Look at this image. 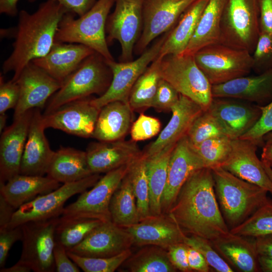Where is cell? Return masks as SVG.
Wrapping results in <instances>:
<instances>
[{"instance_id":"d6a6232c","label":"cell","mask_w":272,"mask_h":272,"mask_svg":"<svg viewBox=\"0 0 272 272\" xmlns=\"http://www.w3.org/2000/svg\"><path fill=\"white\" fill-rule=\"evenodd\" d=\"M227 0H209L183 53L193 55L202 47L219 42L221 23Z\"/></svg>"},{"instance_id":"30bf717a","label":"cell","mask_w":272,"mask_h":272,"mask_svg":"<svg viewBox=\"0 0 272 272\" xmlns=\"http://www.w3.org/2000/svg\"><path fill=\"white\" fill-rule=\"evenodd\" d=\"M130 164L106 173L91 189L82 192L75 201L65 207L60 217L111 221L109 206L112 196L127 174Z\"/></svg>"},{"instance_id":"db71d44e","label":"cell","mask_w":272,"mask_h":272,"mask_svg":"<svg viewBox=\"0 0 272 272\" xmlns=\"http://www.w3.org/2000/svg\"><path fill=\"white\" fill-rule=\"evenodd\" d=\"M260 33L272 34V0H258Z\"/></svg>"},{"instance_id":"5bb4252c","label":"cell","mask_w":272,"mask_h":272,"mask_svg":"<svg viewBox=\"0 0 272 272\" xmlns=\"http://www.w3.org/2000/svg\"><path fill=\"white\" fill-rule=\"evenodd\" d=\"M196 0H144L143 26L134 51L142 53L159 35L169 31Z\"/></svg>"},{"instance_id":"5b68a950","label":"cell","mask_w":272,"mask_h":272,"mask_svg":"<svg viewBox=\"0 0 272 272\" xmlns=\"http://www.w3.org/2000/svg\"><path fill=\"white\" fill-rule=\"evenodd\" d=\"M112 77L106 60L95 52L85 58L62 83L59 90L48 100L44 114L93 94L102 95L108 88Z\"/></svg>"},{"instance_id":"ab89813d","label":"cell","mask_w":272,"mask_h":272,"mask_svg":"<svg viewBox=\"0 0 272 272\" xmlns=\"http://www.w3.org/2000/svg\"><path fill=\"white\" fill-rule=\"evenodd\" d=\"M233 234L256 238L272 234V201H268L243 223L230 230Z\"/></svg>"},{"instance_id":"83f0119b","label":"cell","mask_w":272,"mask_h":272,"mask_svg":"<svg viewBox=\"0 0 272 272\" xmlns=\"http://www.w3.org/2000/svg\"><path fill=\"white\" fill-rule=\"evenodd\" d=\"M60 183L49 176L19 174L0 183V194L16 210L38 196L51 192Z\"/></svg>"},{"instance_id":"bcb514c9","label":"cell","mask_w":272,"mask_h":272,"mask_svg":"<svg viewBox=\"0 0 272 272\" xmlns=\"http://www.w3.org/2000/svg\"><path fill=\"white\" fill-rule=\"evenodd\" d=\"M251 55L252 70L257 74L272 69V34L260 33Z\"/></svg>"},{"instance_id":"6da1fadb","label":"cell","mask_w":272,"mask_h":272,"mask_svg":"<svg viewBox=\"0 0 272 272\" xmlns=\"http://www.w3.org/2000/svg\"><path fill=\"white\" fill-rule=\"evenodd\" d=\"M167 214L186 235L213 241L230 232L217 202L209 168L200 169L188 178Z\"/></svg>"},{"instance_id":"9c48e42d","label":"cell","mask_w":272,"mask_h":272,"mask_svg":"<svg viewBox=\"0 0 272 272\" xmlns=\"http://www.w3.org/2000/svg\"><path fill=\"white\" fill-rule=\"evenodd\" d=\"M100 178L99 174H93L77 181L64 183L49 193L38 196L15 211L8 228L60 217L69 198L92 187Z\"/></svg>"},{"instance_id":"681fc988","label":"cell","mask_w":272,"mask_h":272,"mask_svg":"<svg viewBox=\"0 0 272 272\" xmlns=\"http://www.w3.org/2000/svg\"><path fill=\"white\" fill-rule=\"evenodd\" d=\"M20 96V89L17 81L11 80L5 82L0 79V114L12 108H15Z\"/></svg>"},{"instance_id":"4fadbf2b","label":"cell","mask_w":272,"mask_h":272,"mask_svg":"<svg viewBox=\"0 0 272 272\" xmlns=\"http://www.w3.org/2000/svg\"><path fill=\"white\" fill-rule=\"evenodd\" d=\"M144 0H115L114 11L107 18L108 44L118 41L121 46V61L132 60L133 51L142 33Z\"/></svg>"},{"instance_id":"f5cc1de1","label":"cell","mask_w":272,"mask_h":272,"mask_svg":"<svg viewBox=\"0 0 272 272\" xmlns=\"http://www.w3.org/2000/svg\"><path fill=\"white\" fill-rule=\"evenodd\" d=\"M53 259L57 272H79V267L70 258L64 246L55 242Z\"/></svg>"},{"instance_id":"52a82bcc","label":"cell","mask_w":272,"mask_h":272,"mask_svg":"<svg viewBox=\"0 0 272 272\" xmlns=\"http://www.w3.org/2000/svg\"><path fill=\"white\" fill-rule=\"evenodd\" d=\"M258 0H227L219 42L253 52L259 34Z\"/></svg>"},{"instance_id":"44dd1931","label":"cell","mask_w":272,"mask_h":272,"mask_svg":"<svg viewBox=\"0 0 272 272\" xmlns=\"http://www.w3.org/2000/svg\"><path fill=\"white\" fill-rule=\"evenodd\" d=\"M208 110L220 121L232 140L239 138L248 131L262 113L259 105L229 98H214Z\"/></svg>"},{"instance_id":"f1b7e54d","label":"cell","mask_w":272,"mask_h":272,"mask_svg":"<svg viewBox=\"0 0 272 272\" xmlns=\"http://www.w3.org/2000/svg\"><path fill=\"white\" fill-rule=\"evenodd\" d=\"M211 242L226 261L240 271H260L258 254L255 245L254 238L253 240H249L248 237L229 232Z\"/></svg>"},{"instance_id":"6f0895ef","label":"cell","mask_w":272,"mask_h":272,"mask_svg":"<svg viewBox=\"0 0 272 272\" xmlns=\"http://www.w3.org/2000/svg\"><path fill=\"white\" fill-rule=\"evenodd\" d=\"M258 255L272 258V234L254 238Z\"/></svg>"},{"instance_id":"8fae6325","label":"cell","mask_w":272,"mask_h":272,"mask_svg":"<svg viewBox=\"0 0 272 272\" xmlns=\"http://www.w3.org/2000/svg\"><path fill=\"white\" fill-rule=\"evenodd\" d=\"M59 218L31 221L21 225L22 249L19 262L34 272L55 271L53 253Z\"/></svg>"},{"instance_id":"4dcf8cb0","label":"cell","mask_w":272,"mask_h":272,"mask_svg":"<svg viewBox=\"0 0 272 272\" xmlns=\"http://www.w3.org/2000/svg\"><path fill=\"white\" fill-rule=\"evenodd\" d=\"M92 174L86 151L61 147L54 151L47 176L64 184L80 180Z\"/></svg>"},{"instance_id":"94428289","label":"cell","mask_w":272,"mask_h":272,"mask_svg":"<svg viewBox=\"0 0 272 272\" xmlns=\"http://www.w3.org/2000/svg\"><path fill=\"white\" fill-rule=\"evenodd\" d=\"M261 156L262 163L272 168V144L265 145L263 147Z\"/></svg>"},{"instance_id":"be15d7a7","label":"cell","mask_w":272,"mask_h":272,"mask_svg":"<svg viewBox=\"0 0 272 272\" xmlns=\"http://www.w3.org/2000/svg\"><path fill=\"white\" fill-rule=\"evenodd\" d=\"M258 263L261 271L272 272V258L258 255Z\"/></svg>"},{"instance_id":"e0dca14e","label":"cell","mask_w":272,"mask_h":272,"mask_svg":"<svg viewBox=\"0 0 272 272\" xmlns=\"http://www.w3.org/2000/svg\"><path fill=\"white\" fill-rule=\"evenodd\" d=\"M20 89L14 118L34 109H42L56 92L61 83L30 62L23 69L16 81Z\"/></svg>"},{"instance_id":"9f6ffc18","label":"cell","mask_w":272,"mask_h":272,"mask_svg":"<svg viewBox=\"0 0 272 272\" xmlns=\"http://www.w3.org/2000/svg\"><path fill=\"white\" fill-rule=\"evenodd\" d=\"M187 256L188 264L192 271L199 272H209L210 271V266L201 253L196 249L188 245Z\"/></svg>"},{"instance_id":"cb8c5ba5","label":"cell","mask_w":272,"mask_h":272,"mask_svg":"<svg viewBox=\"0 0 272 272\" xmlns=\"http://www.w3.org/2000/svg\"><path fill=\"white\" fill-rule=\"evenodd\" d=\"M86 153L92 173L98 174L130 164L143 153L135 142L121 140L91 143Z\"/></svg>"},{"instance_id":"03108f58","label":"cell","mask_w":272,"mask_h":272,"mask_svg":"<svg viewBox=\"0 0 272 272\" xmlns=\"http://www.w3.org/2000/svg\"><path fill=\"white\" fill-rule=\"evenodd\" d=\"M263 164V163H262ZM265 171L272 182V168L263 164Z\"/></svg>"},{"instance_id":"e7e4bbea","label":"cell","mask_w":272,"mask_h":272,"mask_svg":"<svg viewBox=\"0 0 272 272\" xmlns=\"http://www.w3.org/2000/svg\"><path fill=\"white\" fill-rule=\"evenodd\" d=\"M7 115L6 113L0 114V132L2 133L6 128Z\"/></svg>"},{"instance_id":"8d00e7d4","label":"cell","mask_w":272,"mask_h":272,"mask_svg":"<svg viewBox=\"0 0 272 272\" xmlns=\"http://www.w3.org/2000/svg\"><path fill=\"white\" fill-rule=\"evenodd\" d=\"M162 59L157 56L135 83L128 100L132 110L151 107L162 79L160 73Z\"/></svg>"},{"instance_id":"603a6c76","label":"cell","mask_w":272,"mask_h":272,"mask_svg":"<svg viewBox=\"0 0 272 272\" xmlns=\"http://www.w3.org/2000/svg\"><path fill=\"white\" fill-rule=\"evenodd\" d=\"M40 109H34L22 159L20 174H47L54 151L45 136Z\"/></svg>"},{"instance_id":"4316f807","label":"cell","mask_w":272,"mask_h":272,"mask_svg":"<svg viewBox=\"0 0 272 272\" xmlns=\"http://www.w3.org/2000/svg\"><path fill=\"white\" fill-rule=\"evenodd\" d=\"M95 52L82 44L54 42L45 55L31 62L62 84L85 58Z\"/></svg>"},{"instance_id":"e575fe53","label":"cell","mask_w":272,"mask_h":272,"mask_svg":"<svg viewBox=\"0 0 272 272\" xmlns=\"http://www.w3.org/2000/svg\"><path fill=\"white\" fill-rule=\"evenodd\" d=\"M109 211L111 221L123 228L140 221L135 197L127 173L112 196Z\"/></svg>"},{"instance_id":"91938a15","label":"cell","mask_w":272,"mask_h":272,"mask_svg":"<svg viewBox=\"0 0 272 272\" xmlns=\"http://www.w3.org/2000/svg\"><path fill=\"white\" fill-rule=\"evenodd\" d=\"M19 0H0V13L10 16H15L18 13L17 3ZM30 2L35 0H27Z\"/></svg>"},{"instance_id":"2e32d148","label":"cell","mask_w":272,"mask_h":272,"mask_svg":"<svg viewBox=\"0 0 272 272\" xmlns=\"http://www.w3.org/2000/svg\"><path fill=\"white\" fill-rule=\"evenodd\" d=\"M204 167L203 162L185 135L176 144L169 161L167 181L161 203L163 214H167L188 178L194 172Z\"/></svg>"},{"instance_id":"ee69618b","label":"cell","mask_w":272,"mask_h":272,"mask_svg":"<svg viewBox=\"0 0 272 272\" xmlns=\"http://www.w3.org/2000/svg\"><path fill=\"white\" fill-rule=\"evenodd\" d=\"M184 242L199 251L210 266L217 271H234L229 263L214 247L211 241L196 235H186Z\"/></svg>"},{"instance_id":"b9f144b4","label":"cell","mask_w":272,"mask_h":272,"mask_svg":"<svg viewBox=\"0 0 272 272\" xmlns=\"http://www.w3.org/2000/svg\"><path fill=\"white\" fill-rule=\"evenodd\" d=\"M186 135L193 146L211 138L228 137L222 123L208 109L194 119Z\"/></svg>"},{"instance_id":"ba28073f","label":"cell","mask_w":272,"mask_h":272,"mask_svg":"<svg viewBox=\"0 0 272 272\" xmlns=\"http://www.w3.org/2000/svg\"><path fill=\"white\" fill-rule=\"evenodd\" d=\"M193 55L212 85L248 75L252 70V55L249 51L220 42L206 46Z\"/></svg>"},{"instance_id":"f6af8a7d","label":"cell","mask_w":272,"mask_h":272,"mask_svg":"<svg viewBox=\"0 0 272 272\" xmlns=\"http://www.w3.org/2000/svg\"><path fill=\"white\" fill-rule=\"evenodd\" d=\"M261 115L256 124L239 138L249 140L258 146L272 144V100L260 105Z\"/></svg>"},{"instance_id":"f546056e","label":"cell","mask_w":272,"mask_h":272,"mask_svg":"<svg viewBox=\"0 0 272 272\" xmlns=\"http://www.w3.org/2000/svg\"><path fill=\"white\" fill-rule=\"evenodd\" d=\"M128 103L110 102L100 111L92 138L101 142L120 140L127 132L132 117Z\"/></svg>"},{"instance_id":"7bdbcfd3","label":"cell","mask_w":272,"mask_h":272,"mask_svg":"<svg viewBox=\"0 0 272 272\" xmlns=\"http://www.w3.org/2000/svg\"><path fill=\"white\" fill-rule=\"evenodd\" d=\"M70 258L85 272H113L131 255L130 249L109 257H89L67 251Z\"/></svg>"},{"instance_id":"7402d4cb","label":"cell","mask_w":272,"mask_h":272,"mask_svg":"<svg viewBox=\"0 0 272 272\" xmlns=\"http://www.w3.org/2000/svg\"><path fill=\"white\" fill-rule=\"evenodd\" d=\"M124 228L131 236L134 245H154L166 250L171 245L184 242L186 236L167 214L150 216Z\"/></svg>"},{"instance_id":"ac0fdd59","label":"cell","mask_w":272,"mask_h":272,"mask_svg":"<svg viewBox=\"0 0 272 272\" xmlns=\"http://www.w3.org/2000/svg\"><path fill=\"white\" fill-rule=\"evenodd\" d=\"M132 245L130 234L111 220L102 222L68 251L85 257H109L130 249Z\"/></svg>"},{"instance_id":"7a4b0ae2","label":"cell","mask_w":272,"mask_h":272,"mask_svg":"<svg viewBox=\"0 0 272 272\" xmlns=\"http://www.w3.org/2000/svg\"><path fill=\"white\" fill-rule=\"evenodd\" d=\"M68 12L55 0H47L30 14L21 10L13 44V51L3 64V72H13L16 81L25 66L45 55L55 42L59 23Z\"/></svg>"},{"instance_id":"7dc6e473","label":"cell","mask_w":272,"mask_h":272,"mask_svg":"<svg viewBox=\"0 0 272 272\" xmlns=\"http://www.w3.org/2000/svg\"><path fill=\"white\" fill-rule=\"evenodd\" d=\"M161 127V122L158 118L141 113L131 128L132 141L136 142L151 139L159 132Z\"/></svg>"},{"instance_id":"836d02e7","label":"cell","mask_w":272,"mask_h":272,"mask_svg":"<svg viewBox=\"0 0 272 272\" xmlns=\"http://www.w3.org/2000/svg\"><path fill=\"white\" fill-rule=\"evenodd\" d=\"M175 145L169 146L155 155L147 158L151 216L163 214L161 203L167 181L168 164Z\"/></svg>"},{"instance_id":"d590c367","label":"cell","mask_w":272,"mask_h":272,"mask_svg":"<svg viewBox=\"0 0 272 272\" xmlns=\"http://www.w3.org/2000/svg\"><path fill=\"white\" fill-rule=\"evenodd\" d=\"M124 262L131 272H174L177 269L171 262L166 249L147 245Z\"/></svg>"},{"instance_id":"3957f363","label":"cell","mask_w":272,"mask_h":272,"mask_svg":"<svg viewBox=\"0 0 272 272\" xmlns=\"http://www.w3.org/2000/svg\"><path fill=\"white\" fill-rule=\"evenodd\" d=\"M211 170L216 195L229 230L243 223L270 200L268 191L259 186L242 179L221 167Z\"/></svg>"},{"instance_id":"816d5d0a","label":"cell","mask_w":272,"mask_h":272,"mask_svg":"<svg viewBox=\"0 0 272 272\" xmlns=\"http://www.w3.org/2000/svg\"><path fill=\"white\" fill-rule=\"evenodd\" d=\"M187 250L188 245L184 242L175 244L167 249L171 262L177 269L181 271H192L188 262Z\"/></svg>"},{"instance_id":"7c38bea8","label":"cell","mask_w":272,"mask_h":272,"mask_svg":"<svg viewBox=\"0 0 272 272\" xmlns=\"http://www.w3.org/2000/svg\"><path fill=\"white\" fill-rule=\"evenodd\" d=\"M168 32L152 46L146 49L135 60L119 62L114 60L106 61L112 72V80L103 94L92 99V103L99 109L116 101L128 103L129 95L135 83L158 56Z\"/></svg>"},{"instance_id":"f35d334b","label":"cell","mask_w":272,"mask_h":272,"mask_svg":"<svg viewBox=\"0 0 272 272\" xmlns=\"http://www.w3.org/2000/svg\"><path fill=\"white\" fill-rule=\"evenodd\" d=\"M127 175L131 184L141 221L151 216L147 157L143 152L130 163Z\"/></svg>"},{"instance_id":"1f68e13d","label":"cell","mask_w":272,"mask_h":272,"mask_svg":"<svg viewBox=\"0 0 272 272\" xmlns=\"http://www.w3.org/2000/svg\"><path fill=\"white\" fill-rule=\"evenodd\" d=\"M209 0H196L181 15L169 32L158 57L183 53L196 28L200 17Z\"/></svg>"},{"instance_id":"60d3db41","label":"cell","mask_w":272,"mask_h":272,"mask_svg":"<svg viewBox=\"0 0 272 272\" xmlns=\"http://www.w3.org/2000/svg\"><path fill=\"white\" fill-rule=\"evenodd\" d=\"M232 140L227 136H223L208 139L192 146L205 167L212 169L220 167L227 158L231 150Z\"/></svg>"},{"instance_id":"680465c9","label":"cell","mask_w":272,"mask_h":272,"mask_svg":"<svg viewBox=\"0 0 272 272\" xmlns=\"http://www.w3.org/2000/svg\"><path fill=\"white\" fill-rule=\"evenodd\" d=\"M16 210L0 194V230L7 228Z\"/></svg>"},{"instance_id":"74e56055","label":"cell","mask_w":272,"mask_h":272,"mask_svg":"<svg viewBox=\"0 0 272 272\" xmlns=\"http://www.w3.org/2000/svg\"><path fill=\"white\" fill-rule=\"evenodd\" d=\"M102 222L98 219L84 217H59L55 229V242L70 250Z\"/></svg>"},{"instance_id":"277c9868","label":"cell","mask_w":272,"mask_h":272,"mask_svg":"<svg viewBox=\"0 0 272 272\" xmlns=\"http://www.w3.org/2000/svg\"><path fill=\"white\" fill-rule=\"evenodd\" d=\"M115 0H98L92 8L79 18L66 13L61 18L55 42L85 45L101 55L106 61L114 60L105 35L110 11Z\"/></svg>"},{"instance_id":"ffe728a7","label":"cell","mask_w":272,"mask_h":272,"mask_svg":"<svg viewBox=\"0 0 272 272\" xmlns=\"http://www.w3.org/2000/svg\"><path fill=\"white\" fill-rule=\"evenodd\" d=\"M257 146L249 140H232L231 152L220 167L272 194V182L256 154Z\"/></svg>"},{"instance_id":"c3c4849f","label":"cell","mask_w":272,"mask_h":272,"mask_svg":"<svg viewBox=\"0 0 272 272\" xmlns=\"http://www.w3.org/2000/svg\"><path fill=\"white\" fill-rule=\"evenodd\" d=\"M180 94L167 81L161 79L151 107L158 110H170L177 102Z\"/></svg>"},{"instance_id":"6125c7cd","label":"cell","mask_w":272,"mask_h":272,"mask_svg":"<svg viewBox=\"0 0 272 272\" xmlns=\"http://www.w3.org/2000/svg\"><path fill=\"white\" fill-rule=\"evenodd\" d=\"M32 269L28 265L18 261L15 264L9 267H4L0 269L1 272H29Z\"/></svg>"},{"instance_id":"f907efd6","label":"cell","mask_w":272,"mask_h":272,"mask_svg":"<svg viewBox=\"0 0 272 272\" xmlns=\"http://www.w3.org/2000/svg\"><path fill=\"white\" fill-rule=\"evenodd\" d=\"M22 238L21 226L12 228L0 230V268L5 267L6 260L11 247Z\"/></svg>"},{"instance_id":"11a10c76","label":"cell","mask_w":272,"mask_h":272,"mask_svg":"<svg viewBox=\"0 0 272 272\" xmlns=\"http://www.w3.org/2000/svg\"><path fill=\"white\" fill-rule=\"evenodd\" d=\"M68 12L79 17L84 15L95 5L96 0H55Z\"/></svg>"},{"instance_id":"d4e9b609","label":"cell","mask_w":272,"mask_h":272,"mask_svg":"<svg viewBox=\"0 0 272 272\" xmlns=\"http://www.w3.org/2000/svg\"><path fill=\"white\" fill-rule=\"evenodd\" d=\"M171 111L172 114L169 122L156 141L143 152L147 158L155 155L169 146L176 145L186 135L194 119L205 110L192 100L180 94L177 102Z\"/></svg>"},{"instance_id":"9a60e30c","label":"cell","mask_w":272,"mask_h":272,"mask_svg":"<svg viewBox=\"0 0 272 272\" xmlns=\"http://www.w3.org/2000/svg\"><path fill=\"white\" fill-rule=\"evenodd\" d=\"M92 99L88 97L78 99L43 114L45 129L52 128L79 137L92 138L101 109L92 103Z\"/></svg>"},{"instance_id":"484cf974","label":"cell","mask_w":272,"mask_h":272,"mask_svg":"<svg viewBox=\"0 0 272 272\" xmlns=\"http://www.w3.org/2000/svg\"><path fill=\"white\" fill-rule=\"evenodd\" d=\"M213 98H229L258 104L272 100V69L212 85Z\"/></svg>"},{"instance_id":"8992f818","label":"cell","mask_w":272,"mask_h":272,"mask_svg":"<svg viewBox=\"0 0 272 272\" xmlns=\"http://www.w3.org/2000/svg\"><path fill=\"white\" fill-rule=\"evenodd\" d=\"M162 79L169 83L181 95L192 100L205 111L213 99L212 85L195 60L194 55L170 54L161 61Z\"/></svg>"},{"instance_id":"d6986e66","label":"cell","mask_w":272,"mask_h":272,"mask_svg":"<svg viewBox=\"0 0 272 272\" xmlns=\"http://www.w3.org/2000/svg\"><path fill=\"white\" fill-rule=\"evenodd\" d=\"M34 109L14 118L12 124L1 133L0 183H5L20 174L22 159Z\"/></svg>"}]
</instances>
